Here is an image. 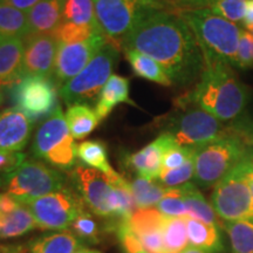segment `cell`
<instances>
[{"mask_svg":"<svg viewBox=\"0 0 253 253\" xmlns=\"http://www.w3.org/2000/svg\"><path fill=\"white\" fill-rule=\"evenodd\" d=\"M121 48L137 50L164 68L172 84L188 87L198 82L204 58L194 32L176 12L157 9L142 18L122 40Z\"/></svg>","mask_w":253,"mask_h":253,"instance_id":"1","label":"cell"},{"mask_svg":"<svg viewBox=\"0 0 253 253\" xmlns=\"http://www.w3.org/2000/svg\"><path fill=\"white\" fill-rule=\"evenodd\" d=\"M250 101V88L227 63L205 61L194 89L177 100V106H197L223 123L235 122Z\"/></svg>","mask_w":253,"mask_h":253,"instance_id":"2","label":"cell"},{"mask_svg":"<svg viewBox=\"0 0 253 253\" xmlns=\"http://www.w3.org/2000/svg\"><path fill=\"white\" fill-rule=\"evenodd\" d=\"M194 32L205 61H219L236 66L242 27L209 9H186L176 12Z\"/></svg>","mask_w":253,"mask_h":253,"instance_id":"3","label":"cell"},{"mask_svg":"<svg viewBox=\"0 0 253 253\" xmlns=\"http://www.w3.org/2000/svg\"><path fill=\"white\" fill-rule=\"evenodd\" d=\"M251 147L235 131L196 148L194 154L196 185L214 188L250 153Z\"/></svg>","mask_w":253,"mask_h":253,"instance_id":"4","label":"cell"},{"mask_svg":"<svg viewBox=\"0 0 253 253\" xmlns=\"http://www.w3.org/2000/svg\"><path fill=\"white\" fill-rule=\"evenodd\" d=\"M178 110L163 120V130L172 136L177 144L199 148L233 134L232 126L225 125L197 106H178Z\"/></svg>","mask_w":253,"mask_h":253,"instance_id":"5","label":"cell"},{"mask_svg":"<svg viewBox=\"0 0 253 253\" xmlns=\"http://www.w3.org/2000/svg\"><path fill=\"white\" fill-rule=\"evenodd\" d=\"M93 4L101 32L118 48L142 18L157 9H168L166 0H93Z\"/></svg>","mask_w":253,"mask_h":253,"instance_id":"6","label":"cell"},{"mask_svg":"<svg viewBox=\"0 0 253 253\" xmlns=\"http://www.w3.org/2000/svg\"><path fill=\"white\" fill-rule=\"evenodd\" d=\"M32 153L60 170H71L77 163L78 145L69 132L61 107L38 126L32 143Z\"/></svg>","mask_w":253,"mask_h":253,"instance_id":"7","label":"cell"},{"mask_svg":"<svg viewBox=\"0 0 253 253\" xmlns=\"http://www.w3.org/2000/svg\"><path fill=\"white\" fill-rule=\"evenodd\" d=\"M67 179L58 169L36 160H26L12 172L5 175V189L19 203L34 199L66 188Z\"/></svg>","mask_w":253,"mask_h":253,"instance_id":"8","label":"cell"},{"mask_svg":"<svg viewBox=\"0 0 253 253\" xmlns=\"http://www.w3.org/2000/svg\"><path fill=\"white\" fill-rule=\"evenodd\" d=\"M119 48L107 41L87 67L67 84L60 87V95L66 104H88L99 99V95L115 67Z\"/></svg>","mask_w":253,"mask_h":253,"instance_id":"9","label":"cell"},{"mask_svg":"<svg viewBox=\"0 0 253 253\" xmlns=\"http://www.w3.org/2000/svg\"><path fill=\"white\" fill-rule=\"evenodd\" d=\"M244 160L214 186L211 195V205L214 212L225 223L253 220V198L246 181Z\"/></svg>","mask_w":253,"mask_h":253,"instance_id":"10","label":"cell"},{"mask_svg":"<svg viewBox=\"0 0 253 253\" xmlns=\"http://www.w3.org/2000/svg\"><path fill=\"white\" fill-rule=\"evenodd\" d=\"M25 205L30 208L37 229L45 231L67 230L86 207L78 192L67 186Z\"/></svg>","mask_w":253,"mask_h":253,"instance_id":"11","label":"cell"},{"mask_svg":"<svg viewBox=\"0 0 253 253\" xmlns=\"http://www.w3.org/2000/svg\"><path fill=\"white\" fill-rule=\"evenodd\" d=\"M53 78L27 75L11 88L14 108L36 123L46 120L58 108V88Z\"/></svg>","mask_w":253,"mask_h":253,"instance_id":"12","label":"cell"},{"mask_svg":"<svg viewBox=\"0 0 253 253\" xmlns=\"http://www.w3.org/2000/svg\"><path fill=\"white\" fill-rule=\"evenodd\" d=\"M107 43L103 34L89 38L78 43L59 42L53 79L59 87L81 73Z\"/></svg>","mask_w":253,"mask_h":253,"instance_id":"13","label":"cell"},{"mask_svg":"<svg viewBox=\"0 0 253 253\" xmlns=\"http://www.w3.org/2000/svg\"><path fill=\"white\" fill-rule=\"evenodd\" d=\"M72 179L82 202L95 216L110 219L109 198L113 184L109 176L93 169V168L78 166L73 169Z\"/></svg>","mask_w":253,"mask_h":253,"instance_id":"14","label":"cell"},{"mask_svg":"<svg viewBox=\"0 0 253 253\" xmlns=\"http://www.w3.org/2000/svg\"><path fill=\"white\" fill-rule=\"evenodd\" d=\"M23 74L53 78L59 41L53 34H28L23 39Z\"/></svg>","mask_w":253,"mask_h":253,"instance_id":"15","label":"cell"},{"mask_svg":"<svg viewBox=\"0 0 253 253\" xmlns=\"http://www.w3.org/2000/svg\"><path fill=\"white\" fill-rule=\"evenodd\" d=\"M176 141L169 132H162L156 140L145 145L143 149L126 156V166L132 169L137 176L156 181L162 171V160L166 151Z\"/></svg>","mask_w":253,"mask_h":253,"instance_id":"16","label":"cell"},{"mask_svg":"<svg viewBox=\"0 0 253 253\" xmlns=\"http://www.w3.org/2000/svg\"><path fill=\"white\" fill-rule=\"evenodd\" d=\"M33 122L17 108L0 112V151L23 150L31 138Z\"/></svg>","mask_w":253,"mask_h":253,"instance_id":"17","label":"cell"},{"mask_svg":"<svg viewBox=\"0 0 253 253\" xmlns=\"http://www.w3.org/2000/svg\"><path fill=\"white\" fill-rule=\"evenodd\" d=\"M169 11L179 12L186 9H209L219 17L243 25L246 0H166Z\"/></svg>","mask_w":253,"mask_h":253,"instance_id":"18","label":"cell"},{"mask_svg":"<svg viewBox=\"0 0 253 253\" xmlns=\"http://www.w3.org/2000/svg\"><path fill=\"white\" fill-rule=\"evenodd\" d=\"M67 0H41L27 11L28 34H53L62 24ZM27 34V36H28Z\"/></svg>","mask_w":253,"mask_h":253,"instance_id":"19","label":"cell"},{"mask_svg":"<svg viewBox=\"0 0 253 253\" xmlns=\"http://www.w3.org/2000/svg\"><path fill=\"white\" fill-rule=\"evenodd\" d=\"M23 39L0 40V86L12 88L24 78Z\"/></svg>","mask_w":253,"mask_h":253,"instance_id":"20","label":"cell"},{"mask_svg":"<svg viewBox=\"0 0 253 253\" xmlns=\"http://www.w3.org/2000/svg\"><path fill=\"white\" fill-rule=\"evenodd\" d=\"M121 103H130L136 106L130 99L128 79L113 74L101 90L95 106V112L100 120H104L118 104Z\"/></svg>","mask_w":253,"mask_h":253,"instance_id":"21","label":"cell"},{"mask_svg":"<svg viewBox=\"0 0 253 253\" xmlns=\"http://www.w3.org/2000/svg\"><path fill=\"white\" fill-rule=\"evenodd\" d=\"M188 226L189 246H194L208 253H220L224 246L219 227L204 221L185 217Z\"/></svg>","mask_w":253,"mask_h":253,"instance_id":"22","label":"cell"},{"mask_svg":"<svg viewBox=\"0 0 253 253\" xmlns=\"http://www.w3.org/2000/svg\"><path fill=\"white\" fill-rule=\"evenodd\" d=\"M82 246V242L68 230L41 236L32 240L28 245L30 253H75Z\"/></svg>","mask_w":253,"mask_h":253,"instance_id":"23","label":"cell"},{"mask_svg":"<svg viewBox=\"0 0 253 253\" xmlns=\"http://www.w3.org/2000/svg\"><path fill=\"white\" fill-rule=\"evenodd\" d=\"M183 198H184L186 209H188V217L202 220L204 223L211 224L220 227V220L214 212L212 205L204 198L203 194L199 191L198 186L194 183H186L179 186Z\"/></svg>","mask_w":253,"mask_h":253,"instance_id":"24","label":"cell"},{"mask_svg":"<svg viewBox=\"0 0 253 253\" xmlns=\"http://www.w3.org/2000/svg\"><path fill=\"white\" fill-rule=\"evenodd\" d=\"M69 132L74 140H84L93 132L100 123V118L88 104H73L66 112Z\"/></svg>","mask_w":253,"mask_h":253,"instance_id":"25","label":"cell"},{"mask_svg":"<svg viewBox=\"0 0 253 253\" xmlns=\"http://www.w3.org/2000/svg\"><path fill=\"white\" fill-rule=\"evenodd\" d=\"M126 58L135 75L149 80L164 87L172 86V81L168 77L164 68L150 56L137 50H125Z\"/></svg>","mask_w":253,"mask_h":253,"instance_id":"26","label":"cell"},{"mask_svg":"<svg viewBox=\"0 0 253 253\" xmlns=\"http://www.w3.org/2000/svg\"><path fill=\"white\" fill-rule=\"evenodd\" d=\"M30 33L27 13L0 4V40L24 39Z\"/></svg>","mask_w":253,"mask_h":253,"instance_id":"27","label":"cell"},{"mask_svg":"<svg viewBox=\"0 0 253 253\" xmlns=\"http://www.w3.org/2000/svg\"><path fill=\"white\" fill-rule=\"evenodd\" d=\"M34 229H37V223L30 208L25 204H20L11 213L2 214L0 238H17V237L26 235Z\"/></svg>","mask_w":253,"mask_h":253,"instance_id":"28","label":"cell"},{"mask_svg":"<svg viewBox=\"0 0 253 253\" xmlns=\"http://www.w3.org/2000/svg\"><path fill=\"white\" fill-rule=\"evenodd\" d=\"M78 158L84 166L93 168L106 175H113L116 171L108 161V151L102 141H84L78 145Z\"/></svg>","mask_w":253,"mask_h":253,"instance_id":"29","label":"cell"},{"mask_svg":"<svg viewBox=\"0 0 253 253\" xmlns=\"http://www.w3.org/2000/svg\"><path fill=\"white\" fill-rule=\"evenodd\" d=\"M130 186L137 209L156 207L169 190V188H166L162 184L140 176L136 177L130 183Z\"/></svg>","mask_w":253,"mask_h":253,"instance_id":"30","label":"cell"},{"mask_svg":"<svg viewBox=\"0 0 253 253\" xmlns=\"http://www.w3.org/2000/svg\"><path fill=\"white\" fill-rule=\"evenodd\" d=\"M163 243L167 253H181L189 246L185 217L168 218L163 226Z\"/></svg>","mask_w":253,"mask_h":253,"instance_id":"31","label":"cell"},{"mask_svg":"<svg viewBox=\"0 0 253 253\" xmlns=\"http://www.w3.org/2000/svg\"><path fill=\"white\" fill-rule=\"evenodd\" d=\"M223 227L230 238L231 253H253V220L229 221Z\"/></svg>","mask_w":253,"mask_h":253,"instance_id":"32","label":"cell"},{"mask_svg":"<svg viewBox=\"0 0 253 253\" xmlns=\"http://www.w3.org/2000/svg\"><path fill=\"white\" fill-rule=\"evenodd\" d=\"M62 23L90 25L100 28L95 15L93 0H67L63 11Z\"/></svg>","mask_w":253,"mask_h":253,"instance_id":"33","label":"cell"},{"mask_svg":"<svg viewBox=\"0 0 253 253\" xmlns=\"http://www.w3.org/2000/svg\"><path fill=\"white\" fill-rule=\"evenodd\" d=\"M96 34H102V32L100 28L90 26V25L62 23L58 27V30L53 33V36L56 38L59 42L78 43L86 41Z\"/></svg>","mask_w":253,"mask_h":253,"instance_id":"34","label":"cell"},{"mask_svg":"<svg viewBox=\"0 0 253 253\" xmlns=\"http://www.w3.org/2000/svg\"><path fill=\"white\" fill-rule=\"evenodd\" d=\"M72 232L81 240L82 243L89 244H99L100 242V227L97 221L94 219L89 212L84 211L73 221Z\"/></svg>","mask_w":253,"mask_h":253,"instance_id":"35","label":"cell"},{"mask_svg":"<svg viewBox=\"0 0 253 253\" xmlns=\"http://www.w3.org/2000/svg\"><path fill=\"white\" fill-rule=\"evenodd\" d=\"M156 209L163 216L168 218L188 217V209H186L179 186L178 188H169L167 195L156 205Z\"/></svg>","mask_w":253,"mask_h":253,"instance_id":"36","label":"cell"},{"mask_svg":"<svg viewBox=\"0 0 253 253\" xmlns=\"http://www.w3.org/2000/svg\"><path fill=\"white\" fill-rule=\"evenodd\" d=\"M195 175V166H194V158L188 161L182 167L177 168V169L171 170H162L158 177V181L161 184L166 186V188H178V186L184 185L191 178H194Z\"/></svg>","mask_w":253,"mask_h":253,"instance_id":"37","label":"cell"},{"mask_svg":"<svg viewBox=\"0 0 253 253\" xmlns=\"http://www.w3.org/2000/svg\"><path fill=\"white\" fill-rule=\"evenodd\" d=\"M195 148L183 147L179 144H172L163 155L162 170H171L182 167L188 161L194 158Z\"/></svg>","mask_w":253,"mask_h":253,"instance_id":"38","label":"cell"},{"mask_svg":"<svg viewBox=\"0 0 253 253\" xmlns=\"http://www.w3.org/2000/svg\"><path fill=\"white\" fill-rule=\"evenodd\" d=\"M235 68L253 69V36L249 31H243L240 36Z\"/></svg>","mask_w":253,"mask_h":253,"instance_id":"39","label":"cell"},{"mask_svg":"<svg viewBox=\"0 0 253 253\" xmlns=\"http://www.w3.org/2000/svg\"><path fill=\"white\" fill-rule=\"evenodd\" d=\"M26 161V155L15 151V153H9V151H0V172L9 173L17 169Z\"/></svg>","mask_w":253,"mask_h":253,"instance_id":"40","label":"cell"},{"mask_svg":"<svg viewBox=\"0 0 253 253\" xmlns=\"http://www.w3.org/2000/svg\"><path fill=\"white\" fill-rule=\"evenodd\" d=\"M233 130L238 134L249 147L253 148V119L237 120L231 123Z\"/></svg>","mask_w":253,"mask_h":253,"instance_id":"41","label":"cell"},{"mask_svg":"<svg viewBox=\"0 0 253 253\" xmlns=\"http://www.w3.org/2000/svg\"><path fill=\"white\" fill-rule=\"evenodd\" d=\"M20 204L21 203H19L17 199H14L8 194L0 195V213L1 214L11 213L12 211H14Z\"/></svg>","mask_w":253,"mask_h":253,"instance_id":"42","label":"cell"},{"mask_svg":"<svg viewBox=\"0 0 253 253\" xmlns=\"http://www.w3.org/2000/svg\"><path fill=\"white\" fill-rule=\"evenodd\" d=\"M40 1L41 0H0V4L12 6V7L20 9V11L27 12Z\"/></svg>","mask_w":253,"mask_h":253,"instance_id":"43","label":"cell"},{"mask_svg":"<svg viewBox=\"0 0 253 253\" xmlns=\"http://www.w3.org/2000/svg\"><path fill=\"white\" fill-rule=\"evenodd\" d=\"M243 25H244L246 30L253 27V0H246L245 6V15L244 20H243Z\"/></svg>","mask_w":253,"mask_h":253,"instance_id":"44","label":"cell"},{"mask_svg":"<svg viewBox=\"0 0 253 253\" xmlns=\"http://www.w3.org/2000/svg\"><path fill=\"white\" fill-rule=\"evenodd\" d=\"M244 161H245V160H244ZM245 164H246V161H245ZM245 176H246V181H248V184H249V186H250V190H251L252 198H253V171L248 167V164H246V172H245Z\"/></svg>","mask_w":253,"mask_h":253,"instance_id":"45","label":"cell"},{"mask_svg":"<svg viewBox=\"0 0 253 253\" xmlns=\"http://www.w3.org/2000/svg\"><path fill=\"white\" fill-rule=\"evenodd\" d=\"M20 248H17V246H5L0 245V253H17L20 251Z\"/></svg>","mask_w":253,"mask_h":253,"instance_id":"46","label":"cell"},{"mask_svg":"<svg viewBox=\"0 0 253 253\" xmlns=\"http://www.w3.org/2000/svg\"><path fill=\"white\" fill-rule=\"evenodd\" d=\"M245 161H246V164H248V167L253 171V148H251L250 153L246 155Z\"/></svg>","mask_w":253,"mask_h":253,"instance_id":"47","label":"cell"},{"mask_svg":"<svg viewBox=\"0 0 253 253\" xmlns=\"http://www.w3.org/2000/svg\"><path fill=\"white\" fill-rule=\"evenodd\" d=\"M75 253H103V252L99 251V250H94V249L86 248V246H81V248L79 249Z\"/></svg>","mask_w":253,"mask_h":253,"instance_id":"48","label":"cell"},{"mask_svg":"<svg viewBox=\"0 0 253 253\" xmlns=\"http://www.w3.org/2000/svg\"><path fill=\"white\" fill-rule=\"evenodd\" d=\"M181 253H208V252L202 251V250L194 248V246H188V248H186L184 251H182Z\"/></svg>","mask_w":253,"mask_h":253,"instance_id":"49","label":"cell"},{"mask_svg":"<svg viewBox=\"0 0 253 253\" xmlns=\"http://www.w3.org/2000/svg\"><path fill=\"white\" fill-rule=\"evenodd\" d=\"M1 227H2V214L0 213V231H1Z\"/></svg>","mask_w":253,"mask_h":253,"instance_id":"50","label":"cell"},{"mask_svg":"<svg viewBox=\"0 0 253 253\" xmlns=\"http://www.w3.org/2000/svg\"><path fill=\"white\" fill-rule=\"evenodd\" d=\"M2 101H4V96H2V93H1V90H0V104L2 103Z\"/></svg>","mask_w":253,"mask_h":253,"instance_id":"51","label":"cell"},{"mask_svg":"<svg viewBox=\"0 0 253 253\" xmlns=\"http://www.w3.org/2000/svg\"><path fill=\"white\" fill-rule=\"evenodd\" d=\"M135 253H148V252L144 251V250H140V251H137V252H135Z\"/></svg>","mask_w":253,"mask_h":253,"instance_id":"52","label":"cell"},{"mask_svg":"<svg viewBox=\"0 0 253 253\" xmlns=\"http://www.w3.org/2000/svg\"><path fill=\"white\" fill-rule=\"evenodd\" d=\"M246 31H249V32H250V33H251V34H252V36H253V27H252V28H250V30H246Z\"/></svg>","mask_w":253,"mask_h":253,"instance_id":"53","label":"cell"},{"mask_svg":"<svg viewBox=\"0 0 253 253\" xmlns=\"http://www.w3.org/2000/svg\"><path fill=\"white\" fill-rule=\"evenodd\" d=\"M17 253H24V251H23V250H20V251L17 252Z\"/></svg>","mask_w":253,"mask_h":253,"instance_id":"54","label":"cell"}]
</instances>
